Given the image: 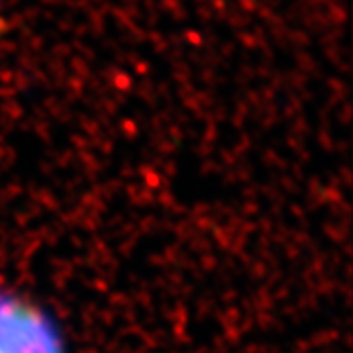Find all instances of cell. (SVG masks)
I'll use <instances>...</instances> for the list:
<instances>
[{"instance_id": "cell-1", "label": "cell", "mask_w": 353, "mask_h": 353, "mask_svg": "<svg viewBox=\"0 0 353 353\" xmlns=\"http://www.w3.org/2000/svg\"><path fill=\"white\" fill-rule=\"evenodd\" d=\"M0 353H65L55 322L16 294H0Z\"/></svg>"}]
</instances>
